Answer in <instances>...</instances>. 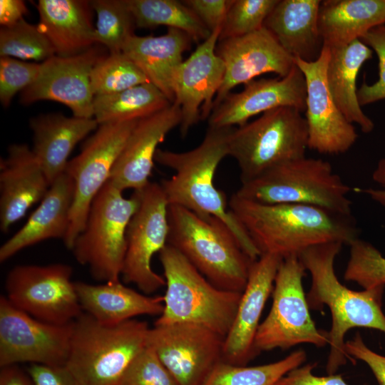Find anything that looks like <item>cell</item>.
Masks as SVG:
<instances>
[{
  "label": "cell",
  "instance_id": "cell-9",
  "mask_svg": "<svg viewBox=\"0 0 385 385\" xmlns=\"http://www.w3.org/2000/svg\"><path fill=\"white\" fill-rule=\"evenodd\" d=\"M308 132L299 110L279 107L232 128L229 155L237 162L241 183L251 180L284 162L306 156Z\"/></svg>",
  "mask_w": 385,
  "mask_h": 385
},
{
  "label": "cell",
  "instance_id": "cell-47",
  "mask_svg": "<svg viewBox=\"0 0 385 385\" xmlns=\"http://www.w3.org/2000/svg\"><path fill=\"white\" fill-rule=\"evenodd\" d=\"M28 9L22 0L0 1V24L1 26H13L24 19Z\"/></svg>",
  "mask_w": 385,
  "mask_h": 385
},
{
  "label": "cell",
  "instance_id": "cell-15",
  "mask_svg": "<svg viewBox=\"0 0 385 385\" xmlns=\"http://www.w3.org/2000/svg\"><path fill=\"white\" fill-rule=\"evenodd\" d=\"M225 337L200 324L154 325L148 344L179 385H202L222 361Z\"/></svg>",
  "mask_w": 385,
  "mask_h": 385
},
{
  "label": "cell",
  "instance_id": "cell-11",
  "mask_svg": "<svg viewBox=\"0 0 385 385\" xmlns=\"http://www.w3.org/2000/svg\"><path fill=\"white\" fill-rule=\"evenodd\" d=\"M138 120L98 125L80 153L68 160L65 173L73 181L74 195L69 227L63 240L68 249L72 250L83 230L91 203L109 180L112 168Z\"/></svg>",
  "mask_w": 385,
  "mask_h": 385
},
{
  "label": "cell",
  "instance_id": "cell-48",
  "mask_svg": "<svg viewBox=\"0 0 385 385\" xmlns=\"http://www.w3.org/2000/svg\"><path fill=\"white\" fill-rule=\"evenodd\" d=\"M0 385H35L29 374L17 364L1 367Z\"/></svg>",
  "mask_w": 385,
  "mask_h": 385
},
{
  "label": "cell",
  "instance_id": "cell-26",
  "mask_svg": "<svg viewBox=\"0 0 385 385\" xmlns=\"http://www.w3.org/2000/svg\"><path fill=\"white\" fill-rule=\"evenodd\" d=\"M320 0H279L263 26L292 58L310 62L323 48L318 26Z\"/></svg>",
  "mask_w": 385,
  "mask_h": 385
},
{
  "label": "cell",
  "instance_id": "cell-2",
  "mask_svg": "<svg viewBox=\"0 0 385 385\" xmlns=\"http://www.w3.org/2000/svg\"><path fill=\"white\" fill-rule=\"evenodd\" d=\"M232 128L208 127L200 144L188 151L158 148L155 162L175 172L160 183L168 205L180 206L202 217L219 218L231 230L246 255L256 260L260 252L230 211L225 194L214 184L219 164L229 155Z\"/></svg>",
  "mask_w": 385,
  "mask_h": 385
},
{
  "label": "cell",
  "instance_id": "cell-30",
  "mask_svg": "<svg viewBox=\"0 0 385 385\" xmlns=\"http://www.w3.org/2000/svg\"><path fill=\"white\" fill-rule=\"evenodd\" d=\"M329 49L326 78L333 100L350 123L369 133L374 130V123L361 109L356 83L361 67L372 58L373 51L359 39Z\"/></svg>",
  "mask_w": 385,
  "mask_h": 385
},
{
  "label": "cell",
  "instance_id": "cell-40",
  "mask_svg": "<svg viewBox=\"0 0 385 385\" xmlns=\"http://www.w3.org/2000/svg\"><path fill=\"white\" fill-rule=\"evenodd\" d=\"M118 385H179L148 344L128 366Z\"/></svg>",
  "mask_w": 385,
  "mask_h": 385
},
{
  "label": "cell",
  "instance_id": "cell-4",
  "mask_svg": "<svg viewBox=\"0 0 385 385\" xmlns=\"http://www.w3.org/2000/svg\"><path fill=\"white\" fill-rule=\"evenodd\" d=\"M168 245L217 287L243 292L255 260L243 251L224 222L177 205H168Z\"/></svg>",
  "mask_w": 385,
  "mask_h": 385
},
{
  "label": "cell",
  "instance_id": "cell-49",
  "mask_svg": "<svg viewBox=\"0 0 385 385\" xmlns=\"http://www.w3.org/2000/svg\"><path fill=\"white\" fill-rule=\"evenodd\" d=\"M374 182L385 185V158H381L377 163L372 173ZM360 192L368 195L372 200L385 207V190L366 188L361 189Z\"/></svg>",
  "mask_w": 385,
  "mask_h": 385
},
{
  "label": "cell",
  "instance_id": "cell-16",
  "mask_svg": "<svg viewBox=\"0 0 385 385\" xmlns=\"http://www.w3.org/2000/svg\"><path fill=\"white\" fill-rule=\"evenodd\" d=\"M106 48L96 44L78 55H56L41 63L36 81L20 95V102L29 105L39 101H53L68 107L73 115L93 118L94 95L91 85L93 66L106 56Z\"/></svg>",
  "mask_w": 385,
  "mask_h": 385
},
{
  "label": "cell",
  "instance_id": "cell-1",
  "mask_svg": "<svg viewBox=\"0 0 385 385\" xmlns=\"http://www.w3.org/2000/svg\"><path fill=\"white\" fill-rule=\"evenodd\" d=\"M228 205L262 254L282 259L319 245H349L359 237L352 216L299 204H262L231 196Z\"/></svg>",
  "mask_w": 385,
  "mask_h": 385
},
{
  "label": "cell",
  "instance_id": "cell-27",
  "mask_svg": "<svg viewBox=\"0 0 385 385\" xmlns=\"http://www.w3.org/2000/svg\"><path fill=\"white\" fill-rule=\"evenodd\" d=\"M33 152L50 184L65 173L68 157L76 144L98 127L94 118L43 114L30 120Z\"/></svg>",
  "mask_w": 385,
  "mask_h": 385
},
{
  "label": "cell",
  "instance_id": "cell-23",
  "mask_svg": "<svg viewBox=\"0 0 385 385\" xmlns=\"http://www.w3.org/2000/svg\"><path fill=\"white\" fill-rule=\"evenodd\" d=\"M0 228L6 232L35 203L41 201L51 184L33 150L13 144L0 162Z\"/></svg>",
  "mask_w": 385,
  "mask_h": 385
},
{
  "label": "cell",
  "instance_id": "cell-36",
  "mask_svg": "<svg viewBox=\"0 0 385 385\" xmlns=\"http://www.w3.org/2000/svg\"><path fill=\"white\" fill-rule=\"evenodd\" d=\"M148 82L145 75L123 52L107 54L96 63L91 73L94 96L118 93Z\"/></svg>",
  "mask_w": 385,
  "mask_h": 385
},
{
  "label": "cell",
  "instance_id": "cell-13",
  "mask_svg": "<svg viewBox=\"0 0 385 385\" xmlns=\"http://www.w3.org/2000/svg\"><path fill=\"white\" fill-rule=\"evenodd\" d=\"M138 207L126 230V251L121 275L150 295L165 285L164 277L151 266L153 255L168 245V202L160 184L150 182L138 190Z\"/></svg>",
  "mask_w": 385,
  "mask_h": 385
},
{
  "label": "cell",
  "instance_id": "cell-18",
  "mask_svg": "<svg viewBox=\"0 0 385 385\" xmlns=\"http://www.w3.org/2000/svg\"><path fill=\"white\" fill-rule=\"evenodd\" d=\"M221 27L212 31L183 61L176 72L173 103L180 108L179 126L183 137L200 120L209 118L215 98L223 82L225 64L215 51Z\"/></svg>",
  "mask_w": 385,
  "mask_h": 385
},
{
  "label": "cell",
  "instance_id": "cell-25",
  "mask_svg": "<svg viewBox=\"0 0 385 385\" xmlns=\"http://www.w3.org/2000/svg\"><path fill=\"white\" fill-rule=\"evenodd\" d=\"M74 184L66 173L51 185L37 209L24 226L0 247L4 262L20 250L48 239L65 238L73 200Z\"/></svg>",
  "mask_w": 385,
  "mask_h": 385
},
{
  "label": "cell",
  "instance_id": "cell-8",
  "mask_svg": "<svg viewBox=\"0 0 385 385\" xmlns=\"http://www.w3.org/2000/svg\"><path fill=\"white\" fill-rule=\"evenodd\" d=\"M123 192L106 182L93 199L85 227L71 250L97 281L116 282L121 275L127 227L140 202L138 190L129 198Z\"/></svg>",
  "mask_w": 385,
  "mask_h": 385
},
{
  "label": "cell",
  "instance_id": "cell-14",
  "mask_svg": "<svg viewBox=\"0 0 385 385\" xmlns=\"http://www.w3.org/2000/svg\"><path fill=\"white\" fill-rule=\"evenodd\" d=\"M72 323L54 324L38 320L0 297V366L22 362L66 365Z\"/></svg>",
  "mask_w": 385,
  "mask_h": 385
},
{
  "label": "cell",
  "instance_id": "cell-10",
  "mask_svg": "<svg viewBox=\"0 0 385 385\" xmlns=\"http://www.w3.org/2000/svg\"><path fill=\"white\" fill-rule=\"evenodd\" d=\"M305 268L297 256L282 260L275 277L272 304L255 340L256 353L300 344H328V332L317 328L309 314L302 280Z\"/></svg>",
  "mask_w": 385,
  "mask_h": 385
},
{
  "label": "cell",
  "instance_id": "cell-31",
  "mask_svg": "<svg viewBox=\"0 0 385 385\" xmlns=\"http://www.w3.org/2000/svg\"><path fill=\"white\" fill-rule=\"evenodd\" d=\"M385 23V0H325L319 10L323 46H346Z\"/></svg>",
  "mask_w": 385,
  "mask_h": 385
},
{
  "label": "cell",
  "instance_id": "cell-34",
  "mask_svg": "<svg viewBox=\"0 0 385 385\" xmlns=\"http://www.w3.org/2000/svg\"><path fill=\"white\" fill-rule=\"evenodd\" d=\"M306 358V352L299 349L275 362L255 366L235 365L222 360L202 385H275L287 373L301 366Z\"/></svg>",
  "mask_w": 385,
  "mask_h": 385
},
{
  "label": "cell",
  "instance_id": "cell-42",
  "mask_svg": "<svg viewBox=\"0 0 385 385\" xmlns=\"http://www.w3.org/2000/svg\"><path fill=\"white\" fill-rule=\"evenodd\" d=\"M377 55L379 78L372 84L364 82L357 90L361 106L385 99V23L369 30L360 39Z\"/></svg>",
  "mask_w": 385,
  "mask_h": 385
},
{
  "label": "cell",
  "instance_id": "cell-44",
  "mask_svg": "<svg viewBox=\"0 0 385 385\" xmlns=\"http://www.w3.org/2000/svg\"><path fill=\"white\" fill-rule=\"evenodd\" d=\"M212 32L221 27L233 0L182 1Z\"/></svg>",
  "mask_w": 385,
  "mask_h": 385
},
{
  "label": "cell",
  "instance_id": "cell-35",
  "mask_svg": "<svg viewBox=\"0 0 385 385\" xmlns=\"http://www.w3.org/2000/svg\"><path fill=\"white\" fill-rule=\"evenodd\" d=\"M91 4L97 16L95 43L108 53H121L136 27L127 0H94Z\"/></svg>",
  "mask_w": 385,
  "mask_h": 385
},
{
  "label": "cell",
  "instance_id": "cell-24",
  "mask_svg": "<svg viewBox=\"0 0 385 385\" xmlns=\"http://www.w3.org/2000/svg\"><path fill=\"white\" fill-rule=\"evenodd\" d=\"M36 9L37 26L56 56L78 55L96 44L91 1L39 0Z\"/></svg>",
  "mask_w": 385,
  "mask_h": 385
},
{
  "label": "cell",
  "instance_id": "cell-12",
  "mask_svg": "<svg viewBox=\"0 0 385 385\" xmlns=\"http://www.w3.org/2000/svg\"><path fill=\"white\" fill-rule=\"evenodd\" d=\"M72 274V267L62 263L17 265L7 274L5 296L38 320L68 324L83 313Z\"/></svg>",
  "mask_w": 385,
  "mask_h": 385
},
{
  "label": "cell",
  "instance_id": "cell-21",
  "mask_svg": "<svg viewBox=\"0 0 385 385\" xmlns=\"http://www.w3.org/2000/svg\"><path fill=\"white\" fill-rule=\"evenodd\" d=\"M282 258L262 254L253 261L232 324L224 339L222 360L245 365L255 356V340L265 305L272 293Z\"/></svg>",
  "mask_w": 385,
  "mask_h": 385
},
{
  "label": "cell",
  "instance_id": "cell-46",
  "mask_svg": "<svg viewBox=\"0 0 385 385\" xmlns=\"http://www.w3.org/2000/svg\"><path fill=\"white\" fill-rule=\"evenodd\" d=\"M314 364L299 366L279 379L275 385H349L340 374L318 376L312 373Z\"/></svg>",
  "mask_w": 385,
  "mask_h": 385
},
{
  "label": "cell",
  "instance_id": "cell-43",
  "mask_svg": "<svg viewBox=\"0 0 385 385\" xmlns=\"http://www.w3.org/2000/svg\"><path fill=\"white\" fill-rule=\"evenodd\" d=\"M345 352L352 363L359 359L366 363L380 385H385V356L369 349L364 342L359 332L344 345Z\"/></svg>",
  "mask_w": 385,
  "mask_h": 385
},
{
  "label": "cell",
  "instance_id": "cell-17",
  "mask_svg": "<svg viewBox=\"0 0 385 385\" xmlns=\"http://www.w3.org/2000/svg\"><path fill=\"white\" fill-rule=\"evenodd\" d=\"M329 55V48L323 46L317 60L294 58V63L304 74L307 86L304 118L308 148L320 154L337 155L351 149L358 135L329 92L326 78Z\"/></svg>",
  "mask_w": 385,
  "mask_h": 385
},
{
  "label": "cell",
  "instance_id": "cell-6",
  "mask_svg": "<svg viewBox=\"0 0 385 385\" xmlns=\"http://www.w3.org/2000/svg\"><path fill=\"white\" fill-rule=\"evenodd\" d=\"M159 257L166 290L163 312L154 325L191 322L225 337L242 292L217 287L169 245L159 252Z\"/></svg>",
  "mask_w": 385,
  "mask_h": 385
},
{
  "label": "cell",
  "instance_id": "cell-19",
  "mask_svg": "<svg viewBox=\"0 0 385 385\" xmlns=\"http://www.w3.org/2000/svg\"><path fill=\"white\" fill-rule=\"evenodd\" d=\"M215 51L224 62L225 73L212 110L235 86L267 73L284 77L295 66L294 58L264 26L244 36L218 41Z\"/></svg>",
  "mask_w": 385,
  "mask_h": 385
},
{
  "label": "cell",
  "instance_id": "cell-22",
  "mask_svg": "<svg viewBox=\"0 0 385 385\" xmlns=\"http://www.w3.org/2000/svg\"><path fill=\"white\" fill-rule=\"evenodd\" d=\"M180 122V108L175 103L140 119L115 161L108 180L122 191L145 188L150 182L158 145Z\"/></svg>",
  "mask_w": 385,
  "mask_h": 385
},
{
  "label": "cell",
  "instance_id": "cell-41",
  "mask_svg": "<svg viewBox=\"0 0 385 385\" xmlns=\"http://www.w3.org/2000/svg\"><path fill=\"white\" fill-rule=\"evenodd\" d=\"M41 63H31L11 58H0V101L9 107L19 92L31 86L41 71Z\"/></svg>",
  "mask_w": 385,
  "mask_h": 385
},
{
  "label": "cell",
  "instance_id": "cell-28",
  "mask_svg": "<svg viewBox=\"0 0 385 385\" xmlns=\"http://www.w3.org/2000/svg\"><path fill=\"white\" fill-rule=\"evenodd\" d=\"M82 311L104 325H116L140 315H158L163 310V296H150L120 281L92 284L75 282Z\"/></svg>",
  "mask_w": 385,
  "mask_h": 385
},
{
  "label": "cell",
  "instance_id": "cell-33",
  "mask_svg": "<svg viewBox=\"0 0 385 385\" xmlns=\"http://www.w3.org/2000/svg\"><path fill=\"white\" fill-rule=\"evenodd\" d=\"M136 27L165 26L187 34L195 42L204 41L211 31L182 1L127 0Z\"/></svg>",
  "mask_w": 385,
  "mask_h": 385
},
{
  "label": "cell",
  "instance_id": "cell-20",
  "mask_svg": "<svg viewBox=\"0 0 385 385\" xmlns=\"http://www.w3.org/2000/svg\"><path fill=\"white\" fill-rule=\"evenodd\" d=\"M306 98L305 78L295 64L284 77L254 79L245 84L242 91L230 93L212 111L208 127H240L250 118L279 107H291L305 112Z\"/></svg>",
  "mask_w": 385,
  "mask_h": 385
},
{
  "label": "cell",
  "instance_id": "cell-29",
  "mask_svg": "<svg viewBox=\"0 0 385 385\" xmlns=\"http://www.w3.org/2000/svg\"><path fill=\"white\" fill-rule=\"evenodd\" d=\"M192 41L185 32L168 28L161 36L133 35L122 52L173 103L175 76L183 61V54L190 48Z\"/></svg>",
  "mask_w": 385,
  "mask_h": 385
},
{
  "label": "cell",
  "instance_id": "cell-32",
  "mask_svg": "<svg viewBox=\"0 0 385 385\" xmlns=\"http://www.w3.org/2000/svg\"><path fill=\"white\" fill-rule=\"evenodd\" d=\"M171 104L155 86L148 82L118 93L94 96L93 118L98 125L138 120Z\"/></svg>",
  "mask_w": 385,
  "mask_h": 385
},
{
  "label": "cell",
  "instance_id": "cell-37",
  "mask_svg": "<svg viewBox=\"0 0 385 385\" xmlns=\"http://www.w3.org/2000/svg\"><path fill=\"white\" fill-rule=\"evenodd\" d=\"M54 55L51 43L37 25L24 19L13 26L1 27V57L43 62Z\"/></svg>",
  "mask_w": 385,
  "mask_h": 385
},
{
  "label": "cell",
  "instance_id": "cell-7",
  "mask_svg": "<svg viewBox=\"0 0 385 385\" xmlns=\"http://www.w3.org/2000/svg\"><path fill=\"white\" fill-rule=\"evenodd\" d=\"M350 191L329 162L304 156L242 183L235 194L262 204L307 205L352 216Z\"/></svg>",
  "mask_w": 385,
  "mask_h": 385
},
{
  "label": "cell",
  "instance_id": "cell-5",
  "mask_svg": "<svg viewBox=\"0 0 385 385\" xmlns=\"http://www.w3.org/2000/svg\"><path fill=\"white\" fill-rule=\"evenodd\" d=\"M150 329L146 322L135 319L104 325L83 312L72 323L66 366L83 385H118L148 345Z\"/></svg>",
  "mask_w": 385,
  "mask_h": 385
},
{
  "label": "cell",
  "instance_id": "cell-39",
  "mask_svg": "<svg viewBox=\"0 0 385 385\" xmlns=\"http://www.w3.org/2000/svg\"><path fill=\"white\" fill-rule=\"evenodd\" d=\"M279 0H233L218 41L244 36L263 27Z\"/></svg>",
  "mask_w": 385,
  "mask_h": 385
},
{
  "label": "cell",
  "instance_id": "cell-45",
  "mask_svg": "<svg viewBox=\"0 0 385 385\" xmlns=\"http://www.w3.org/2000/svg\"><path fill=\"white\" fill-rule=\"evenodd\" d=\"M27 372L35 385H83L66 365L31 364Z\"/></svg>",
  "mask_w": 385,
  "mask_h": 385
},
{
  "label": "cell",
  "instance_id": "cell-3",
  "mask_svg": "<svg viewBox=\"0 0 385 385\" xmlns=\"http://www.w3.org/2000/svg\"><path fill=\"white\" fill-rule=\"evenodd\" d=\"M342 246L339 242L322 244L304 250L298 257L311 276V287L306 296L309 309H319L326 305L331 312L329 374H334L349 360L344 337L351 329L365 327L385 333V315L381 309L384 287L354 291L342 284L334 271V261Z\"/></svg>",
  "mask_w": 385,
  "mask_h": 385
},
{
  "label": "cell",
  "instance_id": "cell-38",
  "mask_svg": "<svg viewBox=\"0 0 385 385\" xmlns=\"http://www.w3.org/2000/svg\"><path fill=\"white\" fill-rule=\"evenodd\" d=\"M344 271L346 281L357 283L364 289L385 287V257L372 244L360 238L350 245Z\"/></svg>",
  "mask_w": 385,
  "mask_h": 385
}]
</instances>
